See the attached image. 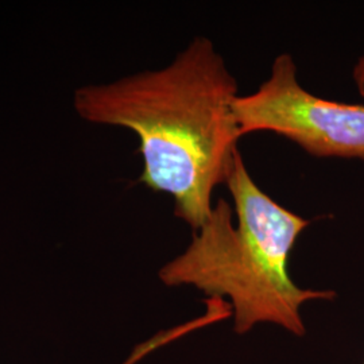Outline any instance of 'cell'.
<instances>
[{
  "label": "cell",
  "mask_w": 364,
  "mask_h": 364,
  "mask_svg": "<svg viewBox=\"0 0 364 364\" xmlns=\"http://www.w3.org/2000/svg\"><path fill=\"white\" fill-rule=\"evenodd\" d=\"M200 328H203V321L200 318H195V320H192L186 324L171 328V329L165 331V332H159V333H156L154 338L136 346L135 350L131 352L130 358L123 364L138 363L139 360L144 359V356H147L150 352L156 351L158 348L169 344L170 341L182 338V336L193 332L196 329H200Z\"/></svg>",
  "instance_id": "obj_4"
},
{
  "label": "cell",
  "mask_w": 364,
  "mask_h": 364,
  "mask_svg": "<svg viewBox=\"0 0 364 364\" xmlns=\"http://www.w3.org/2000/svg\"><path fill=\"white\" fill-rule=\"evenodd\" d=\"M237 81L207 37H196L169 65L75 92L78 117L131 130L139 139V182L166 193L174 215L198 230L225 183L242 138L234 112Z\"/></svg>",
  "instance_id": "obj_1"
},
{
  "label": "cell",
  "mask_w": 364,
  "mask_h": 364,
  "mask_svg": "<svg viewBox=\"0 0 364 364\" xmlns=\"http://www.w3.org/2000/svg\"><path fill=\"white\" fill-rule=\"evenodd\" d=\"M225 185L234 200L237 225L234 209L219 198L208 220L193 231L189 247L159 270L161 282L196 287L209 299L228 297L239 335L258 323H272L304 336L301 306L314 299H336L332 290L297 287L287 272L289 257L311 220L266 195L252 180L239 150Z\"/></svg>",
  "instance_id": "obj_2"
},
{
  "label": "cell",
  "mask_w": 364,
  "mask_h": 364,
  "mask_svg": "<svg viewBox=\"0 0 364 364\" xmlns=\"http://www.w3.org/2000/svg\"><path fill=\"white\" fill-rule=\"evenodd\" d=\"M234 112L242 136L272 131L316 158L364 161V105L326 100L302 88L287 53L274 60L257 91L235 99Z\"/></svg>",
  "instance_id": "obj_3"
}]
</instances>
